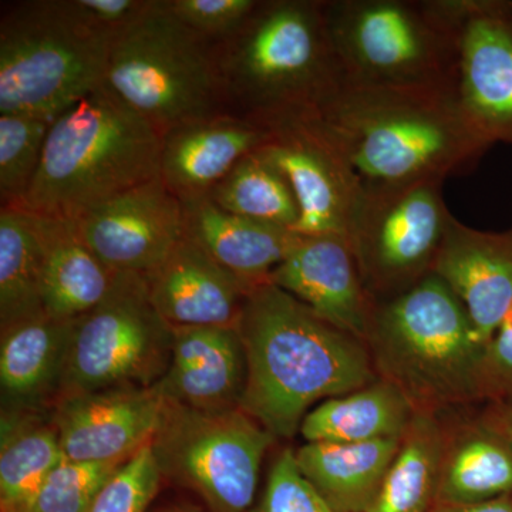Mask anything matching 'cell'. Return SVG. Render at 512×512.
Instances as JSON below:
<instances>
[{
  "instance_id": "obj_1",
  "label": "cell",
  "mask_w": 512,
  "mask_h": 512,
  "mask_svg": "<svg viewBox=\"0 0 512 512\" xmlns=\"http://www.w3.org/2000/svg\"><path fill=\"white\" fill-rule=\"evenodd\" d=\"M247 384L241 409L276 440L292 439L319 400L379 379L365 340L343 332L278 286L248 293L237 325Z\"/></svg>"
},
{
  "instance_id": "obj_2",
  "label": "cell",
  "mask_w": 512,
  "mask_h": 512,
  "mask_svg": "<svg viewBox=\"0 0 512 512\" xmlns=\"http://www.w3.org/2000/svg\"><path fill=\"white\" fill-rule=\"evenodd\" d=\"M320 116L363 188L473 173L491 150L446 90L343 86Z\"/></svg>"
},
{
  "instance_id": "obj_3",
  "label": "cell",
  "mask_w": 512,
  "mask_h": 512,
  "mask_svg": "<svg viewBox=\"0 0 512 512\" xmlns=\"http://www.w3.org/2000/svg\"><path fill=\"white\" fill-rule=\"evenodd\" d=\"M214 57L225 109L266 127L322 113L345 86L323 0H258Z\"/></svg>"
},
{
  "instance_id": "obj_4",
  "label": "cell",
  "mask_w": 512,
  "mask_h": 512,
  "mask_svg": "<svg viewBox=\"0 0 512 512\" xmlns=\"http://www.w3.org/2000/svg\"><path fill=\"white\" fill-rule=\"evenodd\" d=\"M161 134L106 84L53 119L35 181L16 210L80 220L160 177Z\"/></svg>"
},
{
  "instance_id": "obj_5",
  "label": "cell",
  "mask_w": 512,
  "mask_h": 512,
  "mask_svg": "<svg viewBox=\"0 0 512 512\" xmlns=\"http://www.w3.org/2000/svg\"><path fill=\"white\" fill-rule=\"evenodd\" d=\"M366 345L377 377L396 387L414 413L444 416L483 403L484 345L463 303L436 274L375 303Z\"/></svg>"
},
{
  "instance_id": "obj_6",
  "label": "cell",
  "mask_w": 512,
  "mask_h": 512,
  "mask_svg": "<svg viewBox=\"0 0 512 512\" xmlns=\"http://www.w3.org/2000/svg\"><path fill=\"white\" fill-rule=\"evenodd\" d=\"M116 32L77 0H23L0 18V114L52 120L104 84Z\"/></svg>"
},
{
  "instance_id": "obj_7",
  "label": "cell",
  "mask_w": 512,
  "mask_h": 512,
  "mask_svg": "<svg viewBox=\"0 0 512 512\" xmlns=\"http://www.w3.org/2000/svg\"><path fill=\"white\" fill-rule=\"evenodd\" d=\"M346 86L456 92L446 0H323Z\"/></svg>"
},
{
  "instance_id": "obj_8",
  "label": "cell",
  "mask_w": 512,
  "mask_h": 512,
  "mask_svg": "<svg viewBox=\"0 0 512 512\" xmlns=\"http://www.w3.org/2000/svg\"><path fill=\"white\" fill-rule=\"evenodd\" d=\"M104 84L161 137L185 123L228 113L214 45L175 18L165 0H150L117 33Z\"/></svg>"
},
{
  "instance_id": "obj_9",
  "label": "cell",
  "mask_w": 512,
  "mask_h": 512,
  "mask_svg": "<svg viewBox=\"0 0 512 512\" xmlns=\"http://www.w3.org/2000/svg\"><path fill=\"white\" fill-rule=\"evenodd\" d=\"M173 330L154 308L146 276L120 272L106 298L74 320L57 402L154 386L170 366Z\"/></svg>"
},
{
  "instance_id": "obj_10",
  "label": "cell",
  "mask_w": 512,
  "mask_h": 512,
  "mask_svg": "<svg viewBox=\"0 0 512 512\" xmlns=\"http://www.w3.org/2000/svg\"><path fill=\"white\" fill-rule=\"evenodd\" d=\"M276 441L242 409L201 412L165 400L150 444L163 477L194 490L212 512H249Z\"/></svg>"
},
{
  "instance_id": "obj_11",
  "label": "cell",
  "mask_w": 512,
  "mask_h": 512,
  "mask_svg": "<svg viewBox=\"0 0 512 512\" xmlns=\"http://www.w3.org/2000/svg\"><path fill=\"white\" fill-rule=\"evenodd\" d=\"M443 184L363 188L349 244L373 301L392 299L433 274L453 217Z\"/></svg>"
},
{
  "instance_id": "obj_12",
  "label": "cell",
  "mask_w": 512,
  "mask_h": 512,
  "mask_svg": "<svg viewBox=\"0 0 512 512\" xmlns=\"http://www.w3.org/2000/svg\"><path fill=\"white\" fill-rule=\"evenodd\" d=\"M266 153L284 171L298 200L296 235L348 239L363 198V184L320 113L269 127Z\"/></svg>"
},
{
  "instance_id": "obj_13",
  "label": "cell",
  "mask_w": 512,
  "mask_h": 512,
  "mask_svg": "<svg viewBox=\"0 0 512 512\" xmlns=\"http://www.w3.org/2000/svg\"><path fill=\"white\" fill-rule=\"evenodd\" d=\"M457 46L456 96L493 148L512 147V0H446Z\"/></svg>"
},
{
  "instance_id": "obj_14",
  "label": "cell",
  "mask_w": 512,
  "mask_h": 512,
  "mask_svg": "<svg viewBox=\"0 0 512 512\" xmlns=\"http://www.w3.org/2000/svg\"><path fill=\"white\" fill-rule=\"evenodd\" d=\"M77 225L110 271L147 275L184 237L183 201L157 177L100 205Z\"/></svg>"
},
{
  "instance_id": "obj_15",
  "label": "cell",
  "mask_w": 512,
  "mask_h": 512,
  "mask_svg": "<svg viewBox=\"0 0 512 512\" xmlns=\"http://www.w3.org/2000/svg\"><path fill=\"white\" fill-rule=\"evenodd\" d=\"M164 404L157 384L60 400L52 420L64 458L84 463H123L153 439Z\"/></svg>"
},
{
  "instance_id": "obj_16",
  "label": "cell",
  "mask_w": 512,
  "mask_h": 512,
  "mask_svg": "<svg viewBox=\"0 0 512 512\" xmlns=\"http://www.w3.org/2000/svg\"><path fill=\"white\" fill-rule=\"evenodd\" d=\"M268 282L291 293L326 322L366 342L376 302L366 291L348 239L299 235Z\"/></svg>"
},
{
  "instance_id": "obj_17",
  "label": "cell",
  "mask_w": 512,
  "mask_h": 512,
  "mask_svg": "<svg viewBox=\"0 0 512 512\" xmlns=\"http://www.w3.org/2000/svg\"><path fill=\"white\" fill-rule=\"evenodd\" d=\"M433 274L456 293L485 346L512 308V225L480 231L453 215Z\"/></svg>"
},
{
  "instance_id": "obj_18",
  "label": "cell",
  "mask_w": 512,
  "mask_h": 512,
  "mask_svg": "<svg viewBox=\"0 0 512 512\" xmlns=\"http://www.w3.org/2000/svg\"><path fill=\"white\" fill-rule=\"evenodd\" d=\"M156 384L165 400L190 409H241L247 355L237 326L174 328L170 366Z\"/></svg>"
},
{
  "instance_id": "obj_19",
  "label": "cell",
  "mask_w": 512,
  "mask_h": 512,
  "mask_svg": "<svg viewBox=\"0 0 512 512\" xmlns=\"http://www.w3.org/2000/svg\"><path fill=\"white\" fill-rule=\"evenodd\" d=\"M271 138V128L232 113L185 123L161 137L160 178L181 201L208 197Z\"/></svg>"
},
{
  "instance_id": "obj_20",
  "label": "cell",
  "mask_w": 512,
  "mask_h": 512,
  "mask_svg": "<svg viewBox=\"0 0 512 512\" xmlns=\"http://www.w3.org/2000/svg\"><path fill=\"white\" fill-rule=\"evenodd\" d=\"M144 276L154 308L173 328L237 326L254 289L185 237Z\"/></svg>"
},
{
  "instance_id": "obj_21",
  "label": "cell",
  "mask_w": 512,
  "mask_h": 512,
  "mask_svg": "<svg viewBox=\"0 0 512 512\" xmlns=\"http://www.w3.org/2000/svg\"><path fill=\"white\" fill-rule=\"evenodd\" d=\"M183 211L184 237L252 288L268 282L299 238L289 229L222 210L210 197L183 201Z\"/></svg>"
},
{
  "instance_id": "obj_22",
  "label": "cell",
  "mask_w": 512,
  "mask_h": 512,
  "mask_svg": "<svg viewBox=\"0 0 512 512\" xmlns=\"http://www.w3.org/2000/svg\"><path fill=\"white\" fill-rule=\"evenodd\" d=\"M74 320L45 312L0 330L2 409L35 412L56 404Z\"/></svg>"
},
{
  "instance_id": "obj_23",
  "label": "cell",
  "mask_w": 512,
  "mask_h": 512,
  "mask_svg": "<svg viewBox=\"0 0 512 512\" xmlns=\"http://www.w3.org/2000/svg\"><path fill=\"white\" fill-rule=\"evenodd\" d=\"M29 217L42 248L46 313L74 320L92 311L110 292L116 272L94 255L76 220Z\"/></svg>"
},
{
  "instance_id": "obj_24",
  "label": "cell",
  "mask_w": 512,
  "mask_h": 512,
  "mask_svg": "<svg viewBox=\"0 0 512 512\" xmlns=\"http://www.w3.org/2000/svg\"><path fill=\"white\" fill-rule=\"evenodd\" d=\"M512 494V444L485 426L478 414L447 421L437 504L487 503Z\"/></svg>"
},
{
  "instance_id": "obj_25",
  "label": "cell",
  "mask_w": 512,
  "mask_h": 512,
  "mask_svg": "<svg viewBox=\"0 0 512 512\" xmlns=\"http://www.w3.org/2000/svg\"><path fill=\"white\" fill-rule=\"evenodd\" d=\"M400 439L366 443H305L295 450L302 476L338 512H367Z\"/></svg>"
},
{
  "instance_id": "obj_26",
  "label": "cell",
  "mask_w": 512,
  "mask_h": 512,
  "mask_svg": "<svg viewBox=\"0 0 512 512\" xmlns=\"http://www.w3.org/2000/svg\"><path fill=\"white\" fill-rule=\"evenodd\" d=\"M414 416L396 387L377 379L362 389L325 400L306 414L299 433L305 443H366L400 439Z\"/></svg>"
},
{
  "instance_id": "obj_27",
  "label": "cell",
  "mask_w": 512,
  "mask_h": 512,
  "mask_svg": "<svg viewBox=\"0 0 512 512\" xmlns=\"http://www.w3.org/2000/svg\"><path fill=\"white\" fill-rule=\"evenodd\" d=\"M446 437L443 416L414 413L367 512H433Z\"/></svg>"
},
{
  "instance_id": "obj_28",
  "label": "cell",
  "mask_w": 512,
  "mask_h": 512,
  "mask_svg": "<svg viewBox=\"0 0 512 512\" xmlns=\"http://www.w3.org/2000/svg\"><path fill=\"white\" fill-rule=\"evenodd\" d=\"M64 460L53 420L35 412L2 409L0 505L2 512H26L49 474Z\"/></svg>"
},
{
  "instance_id": "obj_29",
  "label": "cell",
  "mask_w": 512,
  "mask_h": 512,
  "mask_svg": "<svg viewBox=\"0 0 512 512\" xmlns=\"http://www.w3.org/2000/svg\"><path fill=\"white\" fill-rule=\"evenodd\" d=\"M43 254L29 214L0 210V330L45 313Z\"/></svg>"
},
{
  "instance_id": "obj_30",
  "label": "cell",
  "mask_w": 512,
  "mask_h": 512,
  "mask_svg": "<svg viewBox=\"0 0 512 512\" xmlns=\"http://www.w3.org/2000/svg\"><path fill=\"white\" fill-rule=\"evenodd\" d=\"M208 197L222 210L292 232L301 217L288 177L265 146L242 158Z\"/></svg>"
},
{
  "instance_id": "obj_31",
  "label": "cell",
  "mask_w": 512,
  "mask_h": 512,
  "mask_svg": "<svg viewBox=\"0 0 512 512\" xmlns=\"http://www.w3.org/2000/svg\"><path fill=\"white\" fill-rule=\"evenodd\" d=\"M52 120L0 114V202L19 208L35 181Z\"/></svg>"
},
{
  "instance_id": "obj_32",
  "label": "cell",
  "mask_w": 512,
  "mask_h": 512,
  "mask_svg": "<svg viewBox=\"0 0 512 512\" xmlns=\"http://www.w3.org/2000/svg\"><path fill=\"white\" fill-rule=\"evenodd\" d=\"M123 463H84L64 458L26 512H89L101 487Z\"/></svg>"
},
{
  "instance_id": "obj_33",
  "label": "cell",
  "mask_w": 512,
  "mask_h": 512,
  "mask_svg": "<svg viewBox=\"0 0 512 512\" xmlns=\"http://www.w3.org/2000/svg\"><path fill=\"white\" fill-rule=\"evenodd\" d=\"M161 478L163 473L148 443L114 471L89 512H144L156 497Z\"/></svg>"
},
{
  "instance_id": "obj_34",
  "label": "cell",
  "mask_w": 512,
  "mask_h": 512,
  "mask_svg": "<svg viewBox=\"0 0 512 512\" xmlns=\"http://www.w3.org/2000/svg\"><path fill=\"white\" fill-rule=\"evenodd\" d=\"M249 512H338L302 476L295 450L284 448L275 457L261 497Z\"/></svg>"
},
{
  "instance_id": "obj_35",
  "label": "cell",
  "mask_w": 512,
  "mask_h": 512,
  "mask_svg": "<svg viewBox=\"0 0 512 512\" xmlns=\"http://www.w3.org/2000/svg\"><path fill=\"white\" fill-rule=\"evenodd\" d=\"M165 3L175 18L214 45L237 32L258 0H165Z\"/></svg>"
},
{
  "instance_id": "obj_36",
  "label": "cell",
  "mask_w": 512,
  "mask_h": 512,
  "mask_svg": "<svg viewBox=\"0 0 512 512\" xmlns=\"http://www.w3.org/2000/svg\"><path fill=\"white\" fill-rule=\"evenodd\" d=\"M480 392L483 404L512 407V308L485 343L481 357Z\"/></svg>"
},
{
  "instance_id": "obj_37",
  "label": "cell",
  "mask_w": 512,
  "mask_h": 512,
  "mask_svg": "<svg viewBox=\"0 0 512 512\" xmlns=\"http://www.w3.org/2000/svg\"><path fill=\"white\" fill-rule=\"evenodd\" d=\"M77 5L94 22L119 33L147 9L150 0H77Z\"/></svg>"
},
{
  "instance_id": "obj_38",
  "label": "cell",
  "mask_w": 512,
  "mask_h": 512,
  "mask_svg": "<svg viewBox=\"0 0 512 512\" xmlns=\"http://www.w3.org/2000/svg\"><path fill=\"white\" fill-rule=\"evenodd\" d=\"M485 426L504 437L512 444V407L504 404H484V409L478 413Z\"/></svg>"
},
{
  "instance_id": "obj_39",
  "label": "cell",
  "mask_w": 512,
  "mask_h": 512,
  "mask_svg": "<svg viewBox=\"0 0 512 512\" xmlns=\"http://www.w3.org/2000/svg\"><path fill=\"white\" fill-rule=\"evenodd\" d=\"M433 512H512L511 495L487 501V503L470 505H440Z\"/></svg>"
},
{
  "instance_id": "obj_40",
  "label": "cell",
  "mask_w": 512,
  "mask_h": 512,
  "mask_svg": "<svg viewBox=\"0 0 512 512\" xmlns=\"http://www.w3.org/2000/svg\"><path fill=\"white\" fill-rule=\"evenodd\" d=\"M511 498H512V494H511Z\"/></svg>"
}]
</instances>
